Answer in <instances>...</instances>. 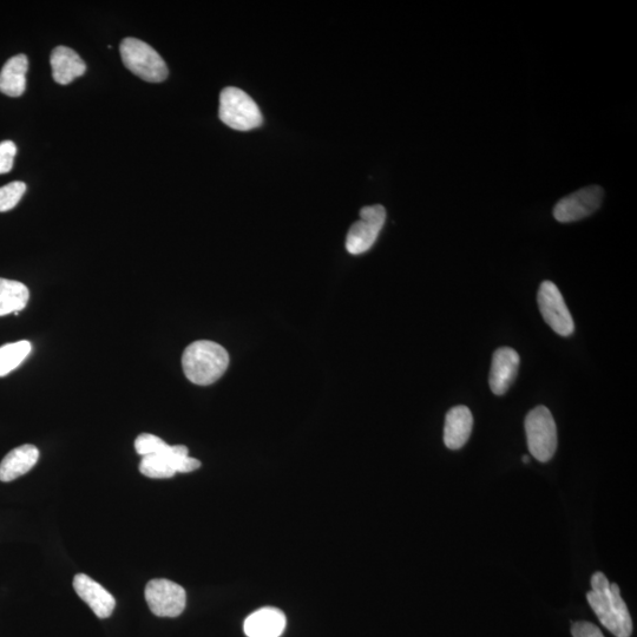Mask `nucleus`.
<instances>
[{
  "label": "nucleus",
  "instance_id": "obj_24",
  "mask_svg": "<svg viewBox=\"0 0 637 637\" xmlns=\"http://www.w3.org/2000/svg\"><path fill=\"white\" fill-rule=\"evenodd\" d=\"M530 462V459L528 456H523V463L524 464H528Z\"/></svg>",
  "mask_w": 637,
  "mask_h": 637
},
{
  "label": "nucleus",
  "instance_id": "obj_4",
  "mask_svg": "<svg viewBox=\"0 0 637 637\" xmlns=\"http://www.w3.org/2000/svg\"><path fill=\"white\" fill-rule=\"evenodd\" d=\"M220 120L229 128L248 131L262 124V114L251 96L244 90L229 87L220 95Z\"/></svg>",
  "mask_w": 637,
  "mask_h": 637
},
{
  "label": "nucleus",
  "instance_id": "obj_11",
  "mask_svg": "<svg viewBox=\"0 0 637 637\" xmlns=\"http://www.w3.org/2000/svg\"><path fill=\"white\" fill-rule=\"evenodd\" d=\"M521 358L510 347H501L492 358L489 384L496 396H503L514 384L520 369Z\"/></svg>",
  "mask_w": 637,
  "mask_h": 637
},
{
  "label": "nucleus",
  "instance_id": "obj_2",
  "mask_svg": "<svg viewBox=\"0 0 637 637\" xmlns=\"http://www.w3.org/2000/svg\"><path fill=\"white\" fill-rule=\"evenodd\" d=\"M229 354L214 341L200 340L190 344L182 356V367L190 382L200 386L212 385L225 374Z\"/></svg>",
  "mask_w": 637,
  "mask_h": 637
},
{
  "label": "nucleus",
  "instance_id": "obj_23",
  "mask_svg": "<svg viewBox=\"0 0 637 637\" xmlns=\"http://www.w3.org/2000/svg\"><path fill=\"white\" fill-rule=\"evenodd\" d=\"M573 637H604L599 627L590 622H575L571 626Z\"/></svg>",
  "mask_w": 637,
  "mask_h": 637
},
{
  "label": "nucleus",
  "instance_id": "obj_15",
  "mask_svg": "<svg viewBox=\"0 0 637 637\" xmlns=\"http://www.w3.org/2000/svg\"><path fill=\"white\" fill-rule=\"evenodd\" d=\"M38 459L39 451L35 445L25 444L13 449L0 463V481L9 483L28 474Z\"/></svg>",
  "mask_w": 637,
  "mask_h": 637
},
{
  "label": "nucleus",
  "instance_id": "obj_20",
  "mask_svg": "<svg viewBox=\"0 0 637 637\" xmlns=\"http://www.w3.org/2000/svg\"><path fill=\"white\" fill-rule=\"evenodd\" d=\"M26 192L24 182H11L9 185L0 187V213L9 212L15 208L19 201L22 200Z\"/></svg>",
  "mask_w": 637,
  "mask_h": 637
},
{
  "label": "nucleus",
  "instance_id": "obj_6",
  "mask_svg": "<svg viewBox=\"0 0 637 637\" xmlns=\"http://www.w3.org/2000/svg\"><path fill=\"white\" fill-rule=\"evenodd\" d=\"M199 459L189 457V450L185 445H174L160 453L142 457L140 464L141 474L154 479H166L174 477L177 472L188 474L199 469Z\"/></svg>",
  "mask_w": 637,
  "mask_h": 637
},
{
  "label": "nucleus",
  "instance_id": "obj_9",
  "mask_svg": "<svg viewBox=\"0 0 637 637\" xmlns=\"http://www.w3.org/2000/svg\"><path fill=\"white\" fill-rule=\"evenodd\" d=\"M146 601L156 616L177 617L186 609L187 594L180 584L157 579L151 580L146 587Z\"/></svg>",
  "mask_w": 637,
  "mask_h": 637
},
{
  "label": "nucleus",
  "instance_id": "obj_1",
  "mask_svg": "<svg viewBox=\"0 0 637 637\" xmlns=\"http://www.w3.org/2000/svg\"><path fill=\"white\" fill-rule=\"evenodd\" d=\"M587 599L591 609L610 633L616 637L632 636V616L616 583H610L602 573H595L591 577V590Z\"/></svg>",
  "mask_w": 637,
  "mask_h": 637
},
{
  "label": "nucleus",
  "instance_id": "obj_3",
  "mask_svg": "<svg viewBox=\"0 0 637 637\" xmlns=\"http://www.w3.org/2000/svg\"><path fill=\"white\" fill-rule=\"evenodd\" d=\"M121 57L126 68L149 83H160L168 77L166 62L149 44L136 38L123 39Z\"/></svg>",
  "mask_w": 637,
  "mask_h": 637
},
{
  "label": "nucleus",
  "instance_id": "obj_22",
  "mask_svg": "<svg viewBox=\"0 0 637 637\" xmlns=\"http://www.w3.org/2000/svg\"><path fill=\"white\" fill-rule=\"evenodd\" d=\"M16 154L17 147L15 143L12 141L0 143V175L11 172Z\"/></svg>",
  "mask_w": 637,
  "mask_h": 637
},
{
  "label": "nucleus",
  "instance_id": "obj_10",
  "mask_svg": "<svg viewBox=\"0 0 637 637\" xmlns=\"http://www.w3.org/2000/svg\"><path fill=\"white\" fill-rule=\"evenodd\" d=\"M603 197V189L599 186L577 190V192L557 202L554 208V218L562 223L586 219L601 207Z\"/></svg>",
  "mask_w": 637,
  "mask_h": 637
},
{
  "label": "nucleus",
  "instance_id": "obj_12",
  "mask_svg": "<svg viewBox=\"0 0 637 637\" xmlns=\"http://www.w3.org/2000/svg\"><path fill=\"white\" fill-rule=\"evenodd\" d=\"M74 589L78 596L93 609L98 619H108L113 615L116 600L107 589L85 574H78L74 579Z\"/></svg>",
  "mask_w": 637,
  "mask_h": 637
},
{
  "label": "nucleus",
  "instance_id": "obj_19",
  "mask_svg": "<svg viewBox=\"0 0 637 637\" xmlns=\"http://www.w3.org/2000/svg\"><path fill=\"white\" fill-rule=\"evenodd\" d=\"M31 351L32 345L26 340L0 347V377L8 376L16 370L29 357Z\"/></svg>",
  "mask_w": 637,
  "mask_h": 637
},
{
  "label": "nucleus",
  "instance_id": "obj_17",
  "mask_svg": "<svg viewBox=\"0 0 637 637\" xmlns=\"http://www.w3.org/2000/svg\"><path fill=\"white\" fill-rule=\"evenodd\" d=\"M28 70V57L21 54L10 58L0 71V93L9 97L22 96L26 89Z\"/></svg>",
  "mask_w": 637,
  "mask_h": 637
},
{
  "label": "nucleus",
  "instance_id": "obj_14",
  "mask_svg": "<svg viewBox=\"0 0 637 637\" xmlns=\"http://www.w3.org/2000/svg\"><path fill=\"white\" fill-rule=\"evenodd\" d=\"M286 628V616L277 608H262L249 615L244 630L248 637H280Z\"/></svg>",
  "mask_w": 637,
  "mask_h": 637
},
{
  "label": "nucleus",
  "instance_id": "obj_16",
  "mask_svg": "<svg viewBox=\"0 0 637 637\" xmlns=\"http://www.w3.org/2000/svg\"><path fill=\"white\" fill-rule=\"evenodd\" d=\"M50 63L54 80L62 85L74 82L87 71L83 59L76 51L67 47H57L52 51Z\"/></svg>",
  "mask_w": 637,
  "mask_h": 637
},
{
  "label": "nucleus",
  "instance_id": "obj_5",
  "mask_svg": "<svg viewBox=\"0 0 637 637\" xmlns=\"http://www.w3.org/2000/svg\"><path fill=\"white\" fill-rule=\"evenodd\" d=\"M528 448L538 462L547 463L557 449V428L553 415L545 406H537L525 418Z\"/></svg>",
  "mask_w": 637,
  "mask_h": 637
},
{
  "label": "nucleus",
  "instance_id": "obj_8",
  "mask_svg": "<svg viewBox=\"0 0 637 637\" xmlns=\"http://www.w3.org/2000/svg\"><path fill=\"white\" fill-rule=\"evenodd\" d=\"M542 317L553 331L561 337H569L575 331L573 317L568 310L560 290L551 281H544L537 294Z\"/></svg>",
  "mask_w": 637,
  "mask_h": 637
},
{
  "label": "nucleus",
  "instance_id": "obj_18",
  "mask_svg": "<svg viewBox=\"0 0 637 637\" xmlns=\"http://www.w3.org/2000/svg\"><path fill=\"white\" fill-rule=\"evenodd\" d=\"M30 298V292L22 282L0 278V317L23 311Z\"/></svg>",
  "mask_w": 637,
  "mask_h": 637
},
{
  "label": "nucleus",
  "instance_id": "obj_7",
  "mask_svg": "<svg viewBox=\"0 0 637 637\" xmlns=\"http://www.w3.org/2000/svg\"><path fill=\"white\" fill-rule=\"evenodd\" d=\"M386 209L380 205L364 207L360 210V220L353 223L347 234L348 253L359 255L370 251L385 225Z\"/></svg>",
  "mask_w": 637,
  "mask_h": 637
},
{
  "label": "nucleus",
  "instance_id": "obj_21",
  "mask_svg": "<svg viewBox=\"0 0 637 637\" xmlns=\"http://www.w3.org/2000/svg\"><path fill=\"white\" fill-rule=\"evenodd\" d=\"M168 448L169 445L166 442L162 441L160 437L150 435V433H142L135 441V450L142 457L160 455Z\"/></svg>",
  "mask_w": 637,
  "mask_h": 637
},
{
  "label": "nucleus",
  "instance_id": "obj_13",
  "mask_svg": "<svg viewBox=\"0 0 637 637\" xmlns=\"http://www.w3.org/2000/svg\"><path fill=\"white\" fill-rule=\"evenodd\" d=\"M474 428V417L466 406L453 407L446 415L444 443L450 450H459L468 443Z\"/></svg>",
  "mask_w": 637,
  "mask_h": 637
}]
</instances>
